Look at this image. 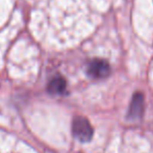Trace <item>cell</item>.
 I'll return each instance as SVG.
<instances>
[{"label":"cell","mask_w":153,"mask_h":153,"mask_svg":"<svg viewBox=\"0 0 153 153\" xmlns=\"http://www.w3.org/2000/svg\"><path fill=\"white\" fill-rule=\"evenodd\" d=\"M73 133L81 142H89L93 137V128L85 118L77 117L73 121Z\"/></svg>","instance_id":"cell-1"},{"label":"cell","mask_w":153,"mask_h":153,"mask_svg":"<svg viewBox=\"0 0 153 153\" xmlns=\"http://www.w3.org/2000/svg\"><path fill=\"white\" fill-rule=\"evenodd\" d=\"M111 68L104 59H93L88 66V74L93 78H104L108 76Z\"/></svg>","instance_id":"cell-2"},{"label":"cell","mask_w":153,"mask_h":153,"mask_svg":"<svg viewBox=\"0 0 153 153\" xmlns=\"http://www.w3.org/2000/svg\"><path fill=\"white\" fill-rule=\"evenodd\" d=\"M144 109V98L141 93H137L133 96L132 102H131L130 111H129V117L137 118L142 116Z\"/></svg>","instance_id":"cell-3"},{"label":"cell","mask_w":153,"mask_h":153,"mask_svg":"<svg viewBox=\"0 0 153 153\" xmlns=\"http://www.w3.org/2000/svg\"><path fill=\"white\" fill-rule=\"evenodd\" d=\"M48 90L52 94H62L66 91V80L62 77H55L50 81Z\"/></svg>","instance_id":"cell-4"}]
</instances>
